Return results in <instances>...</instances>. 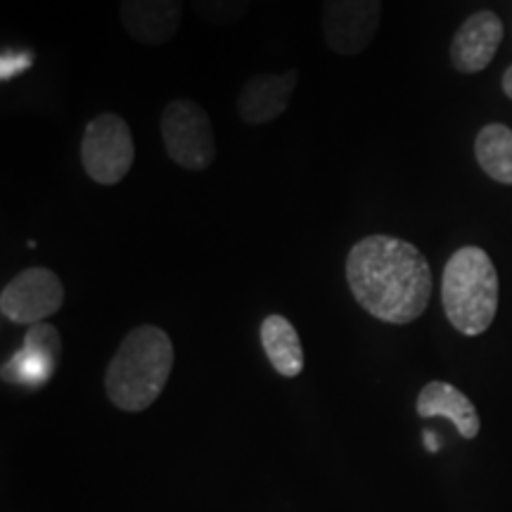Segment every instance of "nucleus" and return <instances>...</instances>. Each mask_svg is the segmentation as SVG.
<instances>
[{"instance_id":"obj_1","label":"nucleus","mask_w":512,"mask_h":512,"mask_svg":"<svg viewBox=\"0 0 512 512\" xmlns=\"http://www.w3.org/2000/svg\"><path fill=\"white\" fill-rule=\"evenodd\" d=\"M344 271L358 306L382 323L408 325L430 306L432 268L408 240L368 235L349 249Z\"/></svg>"},{"instance_id":"obj_2","label":"nucleus","mask_w":512,"mask_h":512,"mask_svg":"<svg viewBox=\"0 0 512 512\" xmlns=\"http://www.w3.org/2000/svg\"><path fill=\"white\" fill-rule=\"evenodd\" d=\"M174 342L157 325H138L121 339L105 373V392L119 411L143 413L162 396L174 370Z\"/></svg>"},{"instance_id":"obj_3","label":"nucleus","mask_w":512,"mask_h":512,"mask_svg":"<svg viewBox=\"0 0 512 512\" xmlns=\"http://www.w3.org/2000/svg\"><path fill=\"white\" fill-rule=\"evenodd\" d=\"M441 304L460 335H484L498 313V273L482 247H460L446 261Z\"/></svg>"},{"instance_id":"obj_4","label":"nucleus","mask_w":512,"mask_h":512,"mask_svg":"<svg viewBox=\"0 0 512 512\" xmlns=\"http://www.w3.org/2000/svg\"><path fill=\"white\" fill-rule=\"evenodd\" d=\"M159 131L166 155L185 171H207L216 162V136L207 110L195 100L178 98L164 107Z\"/></svg>"},{"instance_id":"obj_5","label":"nucleus","mask_w":512,"mask_h":512,"mask_svg":"<svg viewBox=\"0 0 512 512\" xmlns=\"http://www.w3.org/2000/svg\"><path fill=\"white\" fill-rule=\"evenodd\" d=\"M136 162L131 126L119 114H98L88 121L81 140V164L100 185H117Z\"/></svg>"},{"instance_id":"obj_6","label":"nucleus","mask_w":512,"mask_h":512,"mask_svg":"<svg viewBox=\"0 0 512 512\" xmlns=\"http://www.w3.org/2000/svg\"><path fill=\"white\" fill-rule=\"evenodd\" d=\"M64 304L60 275L46 266L17 273L0 292V313L15 325H38L55 316Z\"/></svg>"},{"instance_id":"obj_7","label":"nucleus","mask_w":512,"mask_h":512,"mask_svg":"<svg viewBox=\"0 0 512 512\" xmlns=\"http://www.w3.org/2000/svg\"><path fill=\"white\" fill-rule=\"evenodd\" d=\"M382 19V0H325L323 38L335 55L354 57L370 48Z\"/></svg>"},{"instance_id":"obj_8","label":"nucleus","mask_w":512,"mask_h":512,"mask_svg":"<svg viewBox=\"0 0 512 512\" xmlns=\"http://www.w3.org/2000/svg\"><path fill=\"white\" fill-rule=\"evenodd\" d=\"M62 358L60 330L50 323L31 325L22 349L3 363V382L24 389H41L53 380Z\"/></svg>"},{"instance_id":"obj_9","label":"nucleus","mask_w":512,"mask_h":512,"mask_svg":"<svg viewBox=\"0 0 512 512\" xmlns=\"http://www.w3.org/2000/svg\"><path fill=\"white\" fill-rule=\"evenodd\" d=\"M503 34V22L496 12L479 10L470 15L451 41L453 67L463 74L484 72L501 48Z\"/></svg>"},{"instance_id":"obj_10","label":"nucleus","mask_w":512,"mask_h":512,"mask_svg":"<svg viewBox=\"0 0 512 512\" xmlns=\"http://www.w3.org/2000/svg\"><path fill=\"white\" fill-rule=\"evenodd\" d=\"M299 72L287 69L283 74H256L242 83L238 93V112L247 126L271 124L283 117L297 88Z\"/></svg>"},{"instance_id":"obj_11","label":"nucleus","mask_w":512,"mask_h":512,"mask_svg":"<svg viewBox=\"0 0 512 512\" xmlns=\"http://www.w3.org/2000/svg\"><path fill=\"white\" fill-rule=\"evenodd\" d=\"M183 0H121V24L133 41L164 46L181 29Z\"/></svg>"},{"instance_id":"obj_12","label":"nucleus","mask_w":512,"mask_h":512,"mask_svg":"<svg viewBox=\"0 0 512 512\" xmlns=\"http://www.w3.org/2000/svg\"><path fill=\"white\" fill-rule=\"evenodd\" d=\"M418 408L420 418H446L453 422L458 434L463 439H475L479 430H482V420L479 413L467 396L460 392L458 387L448 382L434 380L420 389L418 394Z\"/></svg>"},{"instance_id":"obj_13","label":"nucleus","mask_w":512,"mask_h":512,"mask_svg":"<svg viewBox=\"0 0 512 512\" xmlns=\"http://www.w3.org/2000/svg\"><path fill=\"white\" fill-rule=\"evenodd\" d=\"M261 347L273 370L283 377H299L304 370V349L299 332L280 313L266 316L261 323Z\"/></svg>"},{"instance_id":"obj_14","label":"nucleus","mask_w":512,"mask_h":512,"mask_svg":"<svg viewBox=\"0 0 512 512\" xmlns=\"http://www.w3.org/2000/svg\"><path fill=\"white\" fill-rule=\"evenodd\" d=\"M477 164L496 183L512 185V128L486 124L475 140Z\"/></svg>"},{"instance_id":"obj_15","label":"nucleus","mask_w":512,"mask_h":512,"mask_svg":"<svg viewBox=\"0 0 512 512\" xmlns=\"http://www.w3.org/2000/svg\"><path fill=\"white\" fill-rule=\"evenodd\" d=\"M249 3L252 0H192V8L204 22L226 27V24L240 22L247 15Z\"/></svg>"},{"instance_id":"obj_16","label":"nucleus","mask_w":512,"mask_h":512,"mask_svg":"<svg viewBox=\"0 0 512 512\" xmlns=\"http://www.w3.org/2000/svg\"><path fill=\"white\" fill-rule=\"evenodd\" d=\"M31 67V53H5L3 55V64H0V76H3V81L12 79V76L22 74L24 69Z\"/></svg>"},{"instance_id":"obj_17","label":"nucleus","mask_w":512,"mask_h":512,"mask_svg":"<svg viewBox=\"0 0 512 512\" xmlns=\"http://www.w3.org/2000/svg\"><path fill=\"white\" fill-rule=\"evenodd\" d=\"M503 91L512 100V67L505 69V74H503Z\"/></svg>"},{"instance_id":"obj_18","label":"nucleus","mask_w":512,"mask_h":512,"mask_svg":"<svg viewBox=\"0 0 512 512\" xmlns=\"http://www.w3.org/2000/svg\"><path fill=\"white\" fill-rule=\"evenodd\" d=\"M425 446L430 448L432 453H437V451H439V441L434 439V434H432V432H425Z\"/></svg>"}]
</instances>
